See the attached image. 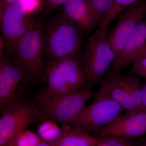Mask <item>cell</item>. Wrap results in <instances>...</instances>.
Wrapping results in <instances>:
<instances>
[{"instance_id":"obj_1","label":"cell","mask_w":146,"mask_h":146,"mask_svg":"<svg viewBox=\"0 0 146 146\" xmlns=\"http://www.w3.org/2000/svg\"><path fill=\"white\" fill-rule=\"evenodd\" d=\"M44 55L47 60L78 57L83 31L60 11L43 23Z\"/></svg>"},{"instance_id":"obj_2","label":"cell","mask_w":146,"mask_h":146,"mask_svg":"<svg viewBox=\"0 0 146 146\" xmlns=\"http://www.w3.org/2000/svg\"><path fill=\"white\" fill-rule=\"evenodd\" d=\"M106 32L99 27L97 29L80 55L88 84H101L109 75L116 58L108 43Z\"/></svg>"},{"instance_id":"obj_3","label":"cell","mask_w":146,"mask_h":146,"mask_svg":"<svg viewBox=\"0 0 146 146\" xmlns=\"http://www.w3.org/2000/svg\"><path fill=\"white\" fill-rule=\"evenodd\" d=\"M43 23L37 19L11 51L12 60L23 69L24 80L31 81L40 78L44 70Z\"/></svg>"},{"instance_id":"obj_4","label":"cell","mask_w":146,"mask_h":146,"mask_svg":"<svg viewBox=\"0 0 146 146\" xmlns=\"http://www.w3.org/2000/svg\"><path fill=\"white\" fill-rule=\"evenodd\" d=\"M93 96L88 89L57 96H49L42 92L35 103L45 119L52 120L63 127L78 115Z\"/></svg>"},{"instance_id":"obj_5","label":"cell","mask_w":146,"mask_h":146,"mask_svg":"<svg viewBox=\"0 0 146 146\" xmlns=\"http://www.w3.org/2000/svg\"><path fill=\"white\" fill-rule=\"evenodd\" d=\"M125 111L119 104L99 90L93 102L85 106L68 124L73 128L86 133H95Z\"/></svg>"},{"instance_id":"obj_6","label":"cell","mask_w":146,"mask_h":146,"mask_svg":"<svg viewBox=\"0 0 146 146\" xmlns=\"http://www.w3.org/2000/svg\"><path fill=\"white\" fill-rule=\"evenodd\" d=\"M1 113L0 146L17 137L33 124L46 120L36 103L31 101L16 104Z\"/></svg>"},{"instance_id":"obj_7","label":"cell","mask_w":146,"mask_h":146,"mask_svg":"<svg viewBox=\"0 0 146 146\" xmlns=\"http://www.w3.org/2000/svg\"><path fill=\"white\" fill-rule=\"evenodd\" d=\"M23 3L8 6L1 15V40L7 55L10 56L17 42L36 22V19Z\"/></svg>"},{"instance_id":"obj_8","label":"cell","mask_w":146,"mask_h":146,"mask_svg":"<svg viewBox=\"0 0 146 146\" xmlns=\"http://www.w3.org/2000/svg\"><path fill=\"white\" fill-rule=\"evenodd\" d=\"M100 85V90L127 112L143 110L142 104V85L137 76L110 75Z\"/></svg>"},{"instance_id":"obj_9","label":"cell","mask_w":146,"mask_h":146,"mask_svg":"<svg viewBox=\"0 0 146 146\" xmlns=\"http://www.w3.org/2000/svg\"><path fill=\"white\" fill-rule=\"evenodd\" d=\"M146 14V0H140L129 5L118 14L117 23L107 36L108 43L116 57Z\"/></svg>"},{"instance_id":"obj_10","label":"cell","mask_w":146,"mask_h":146,"mask_svg":"<svg viewBox=\"0 0 146 146\" xmlns=\"http://www.w3.org/2000/svg\"><path fill=\"white\" fill-rule=\"evenodd\" d=\"M24 80L23 69L3 54L0 60V110L1 113L18 103L19 84Z\"/></svg>"},{"instance_id":"obj_11","label":"cell","mask_w":146,"mask_h":146,"mask_svg":"<svg viewBox=\"0 0 146 146\" xmlns=\"http://www.w3.org/2000/svg\"><path fill=\"white\" fill-rule=\"evenodd\" d=\"M100 138H137L146 133V111L138 110L127 112L95 132Z\"/></svg>"},{"instance_id":"obj_12","label":"cell","mask_w":146,"mask_h":146,"mask_svg":"<svg viewBox=\"0 0 146 146\" xmlns=\"http://www.w3.org/2000/svg\"><path fill=\"white\" fill-rule=\"evenodd\" d=\"M146 56V26L141 22L115 58L109 75H117L138 58Z\"/></svg>"},{"instance_id":"obj_13","label":"cell","mask_w":146,"mask_h":146,"mask_svg":"<svg viewBox=\"0 0 146 146\" xmlns=\"http://www.w3.org/2000/svg\"><path fill=\"white\" fill-rule=\"evenodd\" d=\"M61 11L83 31H91L98 26L87 0H70L62 6Z\"/></svg>"},{"instance_id":"obj_14","label":"cell","mask_w":146,"mask_h":146,"mask_svg":"<svg viewBox=\"0 0 146 146\" xmlns=\"http://www.w3.org/2000/svg\"><path fill=\"white\" fill-rule=\"evenodd\" d=\"M78 57L54 60L63 72L68 86L73 91L87 89L86 74Z\"/></svg>"},{"instance_id":"obj_15","label":"cell","mask_w":146,"mask_h":146,"mask_svg":"<svg viewBox=\"0 0 146 146\" xmlns=\"http://www.w3.org/2000/svg\"><path fill=\"white\" fill-rule=\"evenodd\" d=\"M62 128L60 136L55 141L49 143L51 146H98L101 142V138L73 128L68 124Z\"/></svg>"},{"instance_id":"obj_16","label":"cell","mask_w":146,"mask_h":146,"mask_svg":"<svg viewBox=\"0 0 146 146\" xmlns=\"http://www.w3.org/2000/svg\"><path fill=\"white\" fill-rule=\"evenodd\" d=\"M45 74L47 88L43 92L47 96H57L73 91L54 60H47Z\"/></svg>"},{"instance_id":"obj_17","label":"cell","mask_w":146,"mask_h":146,"mask_svg":"<svg viewBox=\"0 0 146 146\" xmlns=\"http://www.w3.org/2000/svg\"><path fill=\"white\" fill-rule=\"evenodd\" d=\"M38 135L43 141L50 143L57 139L62 133V128L54 121L46 119L38 128Z\"/></svg>"},{"instance_id":"obj_18","label":"cell","mask_w":146,"mask_h":146,"mask_svg":"<svg viewBox=\"0 0 146 146\" xmlns=\"http://www.w3.org/2000/svg\"><path fill=\"white\" fill-rule=\"evenodd\" d=\"M96 18L99 27L113 4V0H87Z\"/></svg>"},{"instance_id":"obj_19","label":"cell","mask_w":146,"mask_h":146,"mask_svg":"<svg viewBox=\"0 0 146 146\" xmlns=\"http://www.w3.org/2000/svg\"><path fill=\"white\" fill-rule=\"evenodd\" d=\"M140 0H113V4L99 28L106 30L109 24L121 11L129 5Z\"/></svg>"},{"instance_id":"obj_20","label":"cell","mask_w":146,"mask_h":146,"mask_svg":"<svg viewBox=\"0 0 146 146\" xmlns=\"http://www.w3.org/2000/svg\"><path fill=\"white\" fill-rule=\"evenodd\" d=\"M41 141L33 131L27 129L17 136L16 146H36Z\"/></svg>"},{"instance_id":"obj_21","label":"cell","mask_w":146,"mask_h":146,"mask_svg":"<svg viewBox=\"0 0 146 146\" xmlns=\"http://www.w3.org/2000/svg\"><path fill=\"white\" fill-rule=\"evenodd\" d=\"M100 144L103 146H133L127 138L120 137L101 138Z\"/></svg>"},{"instance_id":"obj_22","label":"cell","mask_w":146,"mask_h":146,"mask_svg":"<svg viewBox=\"0 0 146 146\" xmlns=\"http://www.w3.org/2000/svg\"><path fill=\"white\" fill-rule=\"evenodd\" d=\"M131 72L146 78V56L140 58L134 61Z\"/></svg>"},{"instance_id":"obj_23","label":"cell","mask_w":146,"mask_h":146,"mask_svg":"<svg viewBox=\"0 0 146 146\" xmlns=\"http://www.w3.org/2000/svg\"><path fill=\"white\" fill-rule=\"evenodd\" d=\"M70 0H44V13L49 14L59 8Z\"/></svg>"},{"instance_id":"obj_24","label":"cell","mask_w":146,"mask_h":146,"mask_svg":"<svg viewBox=\"0 0 146 146\" xmlns=\"http://www.w3.org/2000/svg\"><path fill=\"white\" fill-rule=\"evenodd\" d=\"M23 0H1L0 3V12L8 6L14 4L21 3Z\"/></svg>"},{"instance_id":"obj_25","label":"cell","mask_w":146,"mask_h":146,"mask_svg":"<svg viewBox=\"0 0 146 146\" xmlns=\"http://www.w3.org/2000/svg\"><path fill=\"white\" fill-rule=\"evenodd\" d=\"M142 104L143 110L146 111V81L142 86Z\"/></svg>"},{"instance_id":"obj_26","label":"cell","mask_w":146,"mask_h":146,"mask_svg":"<svg viewBox=\"0 0 146 146\" xmlns=\"http://www.w3.org/2000/svg\"><path fill=\"white\" fill-rule=\"evenodd\" d=\"M17 137L14 138V139H13V140L9 141V142H8L7 143L3 146H16V139H17Z\"/></svg>"},{"instance_id":"obj_27","label":"cell","mask_w":146,"mask_h":146,"mask_svg":"<svg viewBox=\"0 0 146 146\" xmlns=\"http://www.w3.org/2000/svg\"><path fill=\"white\" fill-rule=\"evenodd\" d=\"M36 146H51V145L48 142L42 141H40V143Z\"/></svg>"},{"instance_id":"obj_28","label":"cell","mask_w":146,"mask_h":146,"mask_svg":"<svg viewBox=\"0 0 146 146\" xmlns=\"http://www.w3.org/2000/svg\"><path fill=\"white\" fill-rule=\"evenodd\" d=\"M141 146H146V140H145L141 143Z\"/></svg>"},{"instance_id":"obj_29","label":"cell","mask_w":146,"mask_h":146,"mask_svg":"<svg viewBox=\"0 0 146 146\" xmlns=\"http://www.w3.org/2000/svg\"><path fill=\"white\" fill-rule=\"evenodd\" d=\"M145 25H146V21H145Z\"/></svg>"}]
</instances>
